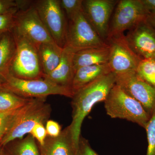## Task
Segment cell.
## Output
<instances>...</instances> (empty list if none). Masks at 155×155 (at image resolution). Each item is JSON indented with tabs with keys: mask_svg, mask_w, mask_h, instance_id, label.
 <instances>
[{
	"mask_svg": "<svg viewBox=\"0 0 155 155\" xmlns=\"http://www.w3.org/2000/svg\"><path fill=\"white\" fill-rule=\"evenodd\" d=\"M141 2L149 14H155V0H141Z\"/></svg>",
	"mask_w": 155,
	"mask_h": 155,
	"instance_id": "cell-31",
	"label": "cell"
},
{
	"mask_svg": "<svg viewBox=\"0 0 155 155\" xmlns=\"http://www.w3.org/2000/svg\"><path fill=\"white\" fill-rule=\"evenodd\" d=\"M31 99L22 97L11 92L0 89V113L9 112L22 107Z\"/></svg>",
	"mask_w": 155,
	"mask_h": 155,
	"instance_id": "cell-21",
	"label": "cell"
},
{
	"mask_svg": "<svg viewBox=\"0 0 155 155\" xmlns=\"http://www.w3.org/2000/svg\"><path fill=\"white\" fill-rule=\"evenodd\" d=\"M0 89L27 98H46L51 95L72 98L73 95L70 89L58 85L45 78L22 79L11 74L0 86Z\"/></svg>",
	"mask_w": 155,
	"mask_h": 155,
	"instance_id": "cell-4",
	"label": "cell"
},
{
	"mask_svg": "<svg viewBox=\"0 0 155 155\" xmlns=\"http://www.w3.org/2000/svg\"><path fill=\"white\" fill-rule=\"evenodd\" d=\"M24 106L14 110L0 113V141Z\"/></svg>",
	"mask_w": 155,
	"mask_h": 155,
	"instance_id": "cell-24",
	"label": "cell"
},
{
	"mask_svg": "<svg viewBox=\"0 0 155 155\" xmlns=\"http://www.w3.org/2000/svg\"><path fill=\"white\" fill-rule=\"evenodd\" d=\"M45 99L31 98L24 106L0 141V147H4L15 140L23 138L25 134L30 133L38 123H46L51 116V107L46 103Z\"/></svg>",
	"mask_w": 155,
	"mask_h": 155,
	"instance_id": "cell-2",
	"label": "cell"
},
{
	"mask_svg": "<svg viewBox=\"0 0 155 155\" xmlns=\"http://www.w3.org/2000/svg\"><path fill=\"white\" fill-rule=\"evenodd\" d=\"M13 33L16 50L11 66V75L24 79L43 78L44 73L37 48L26 39Z\"/></svg>",
	"mask_w": 155,
	"mask_h": 155,
	"instance_id": "cell-5",
	"label": "cell"
},
{
	"mask_svg": "<svg viewBox=\"0 0 155 155\" xmlns=\"http://www.w3.org/2000/svg\"><path fill=\"white\" fill-rule=\"evenodd\" d=\"M109 67L116 75L136 71L142 59L132 49L124 34L109 38Z\"/></svg>",
	"mask_w": 155,
	"mask_h": 155,
	"instance_id": "cell-10",
	"label": "cell"
},
{
	"mask_svg": "<svg viewBox=\"0 0 155 155\" xmlns=\"http://www.w3.org/2000/svg\"><path fill=\"white\" fill-rule=\"evenodd\" d=\"M45 129L48 136L51 137H58L61 134V127L58 122L48 120L46 123Z\"/></svg>",
	"mask_w": 155,
	"mask_h": 155,
	"instance_id": "cell-29",
	"label": "cell"
},
{
	"mask_svg": "<svg viewBox=\"0 0 155 155\" xmlns=\"http://www.w3.org/2000/svg\"><path fill=\"white\" fill-rule=\"evenodd\" d=\"M111 72L109 64L87 66L75 71L71 85L72 93Z\"/></svg>",
	"mask_w": 155,
	"mask_h": 155,
	"instance_id": "cell-18",
	"label": "cell"
},
{
	"mask_svg": "<svg viewBox=\"0 0 155 155\" xmlns=\"http://www.w3.org/2000/svg\"><path fill=\"white\" fill-rule=\"evenodd\" d=\"M18 11L16 1L0 0V14Z\"/></svg>",
	"mask_w": 155,
	"mask_h": 155,
	"instance_id": "cell-30",
	"label": "cell"
},
{
	"mask_svg": "<svg viewBox=\"0 0 155 155\" xmlns=\"http://www.w3.org/2000/svg\"><path fill=\"white\" fill-rule=\"evenodd\" d=\"M116 75L113 72L84 87L72 97V121L69 125L73 140L78 147L81 125L94 106L104 101L111 89L116 84Z\"/></svg>",
	"mask_w": 155,
	"mask_h": 155,
	"instance_id": "cell-1",
	"label": "cell"
},
{
	"mask_svg": "<svg viewBox=\"0 0 155 155\" xmlns=\"http://www.w3.org/2000/svg\"><path fill=\"white\" fill-rule=\"evenodd\" d=\"M38 146L40 155H76L78 149L69 125L58 137L47 136L43 145Z\"/></svg>",
	"mask_w": 155,
	"mask_h": 155,
	"instance_id": "cell-15",
	"label": "cell"
},
{
	"mask_svg": "<svg viewBox=\"0 0 155 155\" xmlns=\"http://www.w3.org/2000/svg\"></svg>",
	"mask_w": 155,
	"mask_h": 155,
	"instance_id": "cell-35",
	"label": "cell"
},
{
	"mask_svg": "<svg viewBox=\"0 0 155 155\" xmlns=\"http://www.w3.org/2000/svg\"><path fill=\"white\" fill-rule=\"evenodd\" d=\"M3 148L5 155H40L37 142L30 134L10 142Z\"/></svg>",
	"mask_w": 155,
	"mask_h": 155,
	"instance_id": "cell-20",
	"label": "cell"
},
{
	"mask_svg": "<svg viewBox=\"0 0 155 155\" xmlns=\"http://www.w3.org/2000/svg\"><path fill=\"white\" fill-rule=\"evenodd\" d=\"M66 46L78 51L109 45L97 33L87 19L83 10L74 20L69 21Z\"/></svg>",
	"mask_w": 155,
	"mask_h": 155,
	"instance_id": "cell-9",
	"label": "cell"
},
{
	"mask_svg": "<svg viewBox=\"0 0 155 155\" xmlns=\"http://www.w3.org/2000/svg\"><path fill=\"white\" fill-rule=\"evenodd\" d=\"M147 20L155 29V14H150Z\"/></svg>",
	"mask_w": 155,
	"mask_h": 155,
	"instance_id": "cell-32",
	"label": "cell"
},
{
	"mask_svg": "<svg viewBox=\"0 0 155 155\" xmlns=\"http://www.w3.org/2000/svg\"><path fill=\"white\" fill-rule=\"evenodd\" d=\"M148 147L146 155H155V111L146 126Z\"/></svg>",
	"mask_w": 155,
	"mask_h": 155,
	"instance_id": "cell-25",
	"label": "cell"
},
{
	"mask_svg": "<svg viewBox=\"0 0 155 155\" xmlns=\"http://www.w3.org/2000/svg\"><path fill=\"white\" fill-rule=\"evenodd\" d=\"M125 37L130 48L142 60L155 59V29L147 19L129 30Z\"/></svg>",
	"mask_w": 155,
	"mask_h": 155,
	"instance_id": "cell-13",
	"label": "cell"
},
{
	"mask_svg": "<svg viewBox=\"0 0 155 155\" xmlns=\"http://www.w3.org/2000/svg\"><path fill=\"white\" fill-rule=\"evenodd\" d=\"M118 1L84 0L83 12L100 37L107 42L110 19Z\"/></svg>",
	"mask_w": 155,
	"mask_h": 155,
	"instance_id": "cell-12",
	"label": "cell"
},
{
	"mask_svg": "<svg viewBox=\"0 0 155 155\" xmlns=\"http://www.w3.org/2000/svg\"><path fill=\"white\" fill-rule=\"evenodd\" d=\"M33 5L55 42L65 47L68 25L60 1L40 0L34 2Z\"/></svg>",
	"mask_w": 155,
	"mask_h": 155,
	"instance_id": "cell-6",
	"label": "cell"
},
{
	"mask_svg": "<svg viewBox=\"0 0 155 155\" xmlns=\"http://www.w3.org/2000/svg\"><path fill=\"white\" fill-rule=\"evenodd\" d=\"M110 54V46L77 51L74 54L73 59L75 72L81 67L108 64Z\"/></svg>",
	"mask_w": 155,
	"mask_h": 155,
	"instance_id": "cell-17",
	"label": "cell"
},
{
	"mask_svg": "<svg viewBox=\"0 0 155 155\" xmlns=\"http://www.w3.org/2000/svg\"><path fill=\"white\" fill-rule=\"evenodd\" d=\"M18 11L0 14V33L2 34L5 32H12L14 27L15 14Z\"/></svg>",
	"mask_w": 155,
	"mask_h": 155,
	"instance_id": "cell-26",
	"label": "cell"
},
{
	"mask_svg": "<svg viewBox=\"0 0 155 155\" xmlns=\"http://www.w3.org/2000/svg\"><path fill=\"white\" fill-rule=\"evenodd\" d=\"M63 49L55 42L42 44L37 47L44 76L50 74L58 67Z\"/></svg>",
	"mask_w": 155,
	"mask_h": 155,
	"instance_id": "cell-19",
	"label": "cell"
},
{
	"mask_svg": "<svg viewBox=\"0 0 155 155\" xmlns=\"http://www.w3.org/2000/svg\"><path fill=\"white\" fill-rule=\"evenodd\" d=\"M30 134L35 139L38 145H43L47 137L44 124L41 123H38L34 127Z\"/></svg>",
	"mask_w": 155,
	"mask_h": 155,
	"instance_id": "cell-27",
	"label": "cell"
},
{
	"mask_svg": "<svg viewBox=\"0 0 155 155\" xmlns=\"http://www.w3.org/2000/svg\"><path fill=\"white\" fill-rule=\"evenodd\" d=\"M16 43L12 32L0 36V86L11 74V68L15 55Z\"/></svg>",
	"mask_w": 155,
	"mask_h": 155,
	"instance_id": "cell-16",
	"label": "cell"
},
{
	"mask_svg": "<svg viewBox=\"0 0 155 155\" xmlns=\"http://www.w3.org/2000/svg\"><path fill=\"white\" fill-rule=\"evenodd\" d=\"M109 26L107 38L122 34L140 22L146 20L150 15L141 0L119 1Z\"/></svg>",
	"mask_w": 155,
	"mask_h": 155,
	"instance_id": "cell-8",
	"label": "cell"
},
{
	"mask_svg": "<svg viewBox=\"0 0 155 155\" xmlns=\"http://www.w3.org/2000/svg\"><path fill=\"white\" fill-rule=\"evenodd\" d=\"M108 116L126 119L145 128L151 116L141 104L115 84L104 101Z\"/></svg>",
	"mask_w": 155,
	"mask_h": 155,
	"instance_id": "cell-3",
	"label": "cell"
},
{
	"mask_svg": "<svg viewBox=\"0 0 155 155\" xmlns=\"http://www.w3.org/2000/svg\"><path fill=\"white\" fill-rule=\"evenodd\" d=\"M1 35H2V34L0 33V36H1Z\"/></svg>",
	"mask_w": 155,
	"mask_h": 155,
	"instance_id": "cell-34",
	"label": "cell"
},
{
	"mask_svg": "<svg viewBox=\"0 0 155 155\" xmlns=\"http://www.w3.org/2000/svg\"><path fill=\"white\" fill-rule=\"evenodd\" d=\"M83 0H61L62 8L69 21L74 20L83 11Z\"/></svg>",
	"mask_w": 155,
	"mask_h": 155,
	"instance_id": "cell-23",
	"label": "cell"
},
{
	"mask_svg": "<svg viewBox=\"0 0 155 155\" xmlns=\"http://www.w3.org/2000/svg\"><path fill=\"white\" fill-rule=\"evenodd\" d=\"M76 155H99L92 148L87 140L81 136Z\"/></svg>",
	"mask_w": 155,
	"mask_h": 155,
	"instance_id": "cell-28",
	"label": "cell"
},
{
	"mask_svg": "<svg viewBox=\"0 0 155 155\" xmlns=\"http://www.w3.org/2000/svg\"><path fill=\"white\" fill-rule=\"evenodd\" d=\"M76 51V50L65 46L58 67L50 74L44 75L43 78L72 91L71 85L75 73L73 59Z\"/></svg>",
	"mask_w": 155,
	"mask_h": 155,
	"instance_id": "cell-14",
	"label": "cell"
},
{
	"mask_svg": "<svg viewBox=\"0 0 155 155\" xmlns=\"http://www.w3.org/2000/svg\"><path fill=\"white\" fill-rule=\"evenodd\" d=\"M12 32L26 39L36 48L42 44L55 42L33 4L26 10L17 11Z\"/></svg>",
	"mask_w": 155,
	"mask_h": 155,
	"instance_id": "cell-7",
	"label": "cell"
},
{
	"mask_svg": "<svg viewBox=\"0 0 155 155\" xmlns=\"http://www.w3.org/2000/svg\"><path fill=\"white\" fill-rule=\"evenodd\" d=\"M116 75V84L140 103L151 116L155 111V87L140 78L136 71Z\"/></svg>",
	"mask_w": 155,
	"mask_h": 155,
	"instance_id": "cell-11",
	"label": "cell"
},
{
	"mask_svg": "<svg viewBox=\"0 0 155 155\" xmlns=\"http://www.w3.org/2000/svg\"><path fill=\"white\" fill-rule=\"evenodd\" d=\"M0 155H5L3 147H0Z\"/></svg>",
	"mask_w": 155,
	"mask_h": 155,
	"instance_id": "cell-33",
	"label": "cell"
},
{
	"mask_svg": "<svg viewBox=\"0 0 155 155\" xmlns=\"http://www.w3.org/2000/svg\"><path fill=\"white\" fill-rule=\"evenodd\" d=\"M136 72L143 80L155 87V59L142 60Z\"/></svg>",
	"mask_w": 155,
	"mask_h": 155,
	"instance_id": "cell-22",
	"label": "cell"
}]
</instances>
